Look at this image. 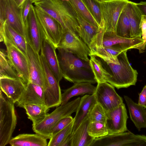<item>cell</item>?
Listing matches in <instances>:
<instances>
[{"mask_svg": "<svg viewBox=\"0 0 146 146\" xmlns=\"http://www.w3.org/2000/svg\"><path fill=\"white\" fill-rule=\"evenodd\" d=\"M57 56L63 77L74 83H97L89 62L84 60L63 49L57 48Z\"/></svg>", "mask_w": 146, "mask_h": 146, "instance_id": "1", "label": "cell"}, {"mask_svg": "<svg viewBox=\"0 0 146 146\" xmlns=\"http://www.w3.org/2000/svg\"><path fill=\"white\" fill-rule=\"evenodd\" d=\"M34 5L59 22L64 31L68 30L78 35L80 27L77 14L67 0H42Z\"/></svg>", "mask_w": 146, "mask_h": 146, "instance_id": "2", "label": "cell"}, {"mask_svg": "<svg viewBox=\"0 0 146 146\" xmlns=\"http://www.w3.org/2000/svg\"><path fill=\"white\" fill-rule=\"evenodd\" d=\"M127 51L118 55L119 64L107 63L99 58L103 67L111 76L107 82L118 89L135 85L137 80L138 72L130 65Z\"/></svg>", "mask_w": 146, "mask_h": 146, "instance_id": "3", "label": "cell"}, {"mask_svg": "<svg viewBox=\"0 0 146 146\" xmlns=\"http://www.w3.org/2000/svg\"><path fill=\"white\" fill-rule=\"evenodd\" d=\"M142 38H126L117 35L115 32L105 31L104 25L99 29L89 46L114 48L122 52L132 48L139 50L143 43Z\"/></svg>", "mask_w": 146, "mask_h": 146, "instance_id": "4", "label": "cell"}, {"mask_svg": "<svg viewBox=\"0 0 146 146\" xmlns=\"http://www.w3.org/2000/svg\"><path fill=\"white\" fill-rule=\"evenodd\" d=\"M15 104L0 90V146L9 144L15 128L17 117Z\"/></svg>", "mask_w": 146, "mask_h": 146, "instance_id": "5", "label": "cell"}, {"mask_svg": "<svg viewBox=\"0 0 146 146\" xmlns=\"http://www.w3.org/2000/svg\"><path fill=\"white\" fill-rule=\"evenodd\" d=\"M80 100L79 97L58 106L51 113L47 114L42 121L32 127L33 131L47 139H50L51 137V130L54 126L61 119L71 116L73 113L76 112Z\"/></svg>", "mask_w": 146, "mask_h": 146, "instance_id": "6", "label": "cell"}, {"mask_svg": "<svg viewBox=\"0 0 146 146\" xmlns=\"http://www.w3.org/2000/svg\"><path fill=\"white\" fill-rule=\"evenodd\" d=\"M0 21L5 22L26 39L22 9L14 0H0Z\"/></svg>", "mask_w": 146, "mask_h": 146, "instance_id": "7", "label": "cell"}, {"mask_svg": "<svg viewBox=\"0 0 146 146\" xmlns=\"http://www.w3.org/2000/svg\"><path fill=\"white\" fill-rule=\"evenodd\" d=\"M37 20L44 38L57 48L64 32L60 24L48 14L35 6Z\"/></svg>", "mask_w": 146, "mask_h": 146, "instance_id": "8", "label": "cell"}, {"mask_svg": "<svg viewBox=\"0 0 146 146\" xmlns=\"http://www.w3.org/2000/svg\"><path fill=\"white\" fill-rule=\"evenodd\" d=\"M91 146H146V136L130 131L108 133L95 139Z\"/></svg>", "mask_w": 146, "mask_h": 146, "instance_id": "9", "label": "cell"}, {"mask_svg": "<svg viewBox=\"0 0 146 146\" xmlns=\"http://www.w3.org/2000/svg\"><path fill=\"white\" fill-rule=\"evenodd\" d=\"M129 0H104L99 3L105 31L115 32L117 23Z\"/></svg>", "mask_w": 146, "mask_h": 146, "instance_id": "10", "label": "cell"}, {"mask_svg": "<svg viewBox=\"0 0 146 146\" xmlns=\"http://www.w3.org/2000/svg\"><path fill=\"white\" fill-rule=\"evenodd\" d=\"M40 56L46 80V86L44 90L45 105L48 109L58 107L61 105V102L62 94L59 82L50 69L43 54L40 53Z\"/></svg>", "mask_w": 146, "mask_h": 146, "instance_id": "11", "label": "cell"}, {"mask_svg": "<svg viewBox=\"0 0 146 146\" xmlns=\"http://www.w3.org/2000/svg\"><path fill=\"white\" fill-rule=\"evenodd\" d=\"M57 48L64 49L79 58L89 62L90 49L88 46L77 35L68 30L64 31Z\"/></svg>", "mask_w": 146, "mask_h": 146, "instance_id": "12", "label": "cell"}, {"mask_svg": "<svg viewBox=\"0 0 146 146\" xmlns=\"http://www.w3.org/2000/svg\"><path fill=\"white\" fill-rule=\"evenodd\" d=\"M8 59L19 77L27 86L29 83L28 62L26 56L17 47L7 40L3 41Z\"/></svg>", "mask_w": 146, "mask_h": 146, "instance_id": "13", "label": "cell"}, {"mask_svg": "<svg viewBox=\"0 0 146 146\" xmlns=\"http://www.w3.org/2000/svg\"><path fill=\"white\" fill-rule=\"evenodd\" d=\"M97 83L94 94L96 101L106 112L123 103L112 85L106 82Z\"/></svg>", "mask_w": 146, "mask_h": 146, "instance_id": "14", "label": "cell"}, {"mask_svg": "<svg viewBox=\"0 0 146 146\" xmlns=\"http://www.w3.org/2000/svg\"><path fill=\"white\" fill-rule=\"evenodd\" d=\"M26 56L28 62L29 83L40 86L44 91L46 86V80L40 54L27 43Z\"/></svg>", "mask_w": 146, "mask_h": 146, "instance_id": "15", "label": "cell"}, {"mask_svg": "<svg viewBox=\"0 0 146 146\" xmlns=\"http://www.w3.org/2000/svg\"><path fill=\"white\" fill-rule=\"evenodd\" d=\"M25 27L26 40L33 49L39 53L42 45L44 37L37 20L35 6L31 5Z\"/></svg>", "mask_w": 146, "mask_h": 146, "instance_id": "16", "label": "cell"}, {"mask_svg": "<svg viewBox=\"0 0 146 146\" xmlns=\"http://www.w3.org/2000/svg\"><path fill=\"white\" fill-rule=\"evenodd\" d=\"M106 112V125L109 133H120L127 131V121L128 117L123 103Z\"/></svg>", "mask_w": 146, "mask_h": 146, "instance_id": "17", "label": "cell"}, {"mask_svg": "<svg viewBox=\"0 0 146 146\" xmlns=\"http://www.w3.org/2000/svg\"><path fill=\"white\" fill-rule=\"evenodd\" d=\"M16 103L17 106L22 108L25 104L45 105L44 90L40 86L30 82Z\"/></svg>", "mask_w": 146, "mask_h": 146, "instance_id": "18", "label": "cell"}, {"mask_svg": "<svg viewBox=\"0 0 146 146\" xmlns=\"http://www.w3.org/2000/svg\"><path fill=\"white\" fill-rule=\"evenodd\" d=\"M56 48L49 41L44 38L40 53L43 55L55 78L60 82L63 76L56 51Z\"/></svg>", "mask_w": 146, "mask_h": 146, "instance_id": "19", "label": "cell"}, {"mask_svg": "<svg viewBox=\"0 0 146 146\" xmlns=\"http://www.w3.org/2000/svg\"><path fill=\"white\" fill-rule=\"evenodd\" d=\"M0 41L5 39L19 49L26 56L27 43L25 38L5 22L0 21Z\"/></svg>", "mask_w": 146, "mask_h": 146, "instance_id": "20", "label": "cell"}, {"mask_svg": "<svg viewBox=\"0 0 146 146\" xmlns=\"http://www.w3.org/2000/svg\"><path fill=\"white\" fill-rule=\"evenodd\" d=\"M26 87L21 79L0 78V90L15 103L19 100Z\"/></svg>", "mask_w": 146, "mask_h": 146, "instance_id": "21", "label": "cell"}, {"mask_svg": "<svg viewBox=\"0 0 146 146\" xmlns=\"http://www.w3.org/2000/svg\"><path fill=\"white\" fill-rule=\"evenodd\" d=\"M97 103L94 94H86L80 98L75 116L74 118L72 133L78 128Z\"/></svg>", "mask_w": 146, "mask_h": 146, "instance_id": "22", "label": "cell"}, {"mask_svg": "<svg viewBox=\"0 0 146 146\" xmlns=\"http://www.w3.org/2000/svg\"><path fill=\"white\" fill-rule=\"evenodd\" d=\"M89 123L88 115L76 129L69 135L70 146H91L95 139L90 136L88 133Z\"/></svg>", "mask_w": 146, "mask_h": 146, "instance_id": "23", "label": "cell"}, {"mask_svg": "<svg viewBox=\"0 0 146 146\" xmlns=\"http://www.w3.org/2000/svg\"><path fill=\"white\" fill-rule=\"evenodd\" d=\"M124 98L128 108L131 119L135 127L139 131L142 128H146V108L135 102L127 96H124Z\"/></svg>", "mask_w": 146, "mask_h": 146, "instance_id": "24", "label": "cell"}, {"mask_svg": "<svg viewBox=\"0 0 146 146\" xmlns=\"http://www.w3.org/2000/svg\"><path fill=\"white\" fill-rule=\"evenodd\" d=\"M125 9L130 24L131 37L141 38L140 25L142 15L137 7L136 3L129 1Z\"/></svg>", "mask_w": 146, "mask_h": 146, "instance_id": "25", "label": "cell"}, {"mask_svg": "<svg viewBox=\"0 0 146 146\" xmlns=\"http://www.w3.org/2000/svg\"><path fill=\"white\" fill-rule=\"evenodd\" d=\"M96 87L90 82H80L74 83L70 88L65 90L62 94L61 104L68 102L72 97L85 94H94Z\"/></svg>", "mask_w": 146, "mask_h": 146, "instance_id": "26", "label": "cell"}, {"mask_svg": "<svg viewBox=\"0 0 146 146\" xmlns=\"http://www.w3.org/2000/svg\"><path fill=\"white\" fill-rule=\"evenodd\" d=\"M9 144L11 146H46L47 139L36 133L20 134L10 140Z\"/></svg>", "mask_w": 146, "mask_h": 146, "instance_id": "27", "label": "cell"}, {"mask_svg": "<svg viewBox=\"0 0 146 146\" xmlns=\"http://www.w3.org/2000/svg\"><path fill=\"white\" fill-rule=\"evenodd\" d=\"M89 56H94L102 59L107 63L119 64L117 57L121 52L111 47L94 46L89 47Z\"/></svg>", "mask_w": 146, "mask_h": 146, "instance_id": "28", "label": "cell"}, {"mask_svg": "<svg viewBox=\"0 0 146 146\" xmlns=\"http://www.w3.org/2000/svg\"><path fill=\"white\" fill-rule=\"evenodd\" d=\"M23 108L32 122V126L38 124L44 119L49 109L45 105L38 104H25Z\"/></svg>", "mask_w": 146, "mask_h": 146, "instance_id": "29", "label": "cell"}, {"mask_svg": "<svg viewBox=\"0 0 146 146\" xmlns=\"http://www.w3.org/2000/svg\"><path fill=\"white\" fill-rule=\"evenodd\" d=\"M77 14L80 27L78 35L89 46L93 37L98 32L99 29Z\"/></svg>", "mask_w": 146, "mask_h": 146, "instance_id": "30", "label": "cell"}, {"mask_svg": "<svg viewBox=\"0 0 146 146\" xmlns=\"http://www.w3.org/2000/svg\"><path fill=\"white\" fill-rule=\"evenodd\" d=\"M89 63L97 83L107 82L111 76L104 69L99 58L90 56Z\"/></svg>", "mask_w": 146, "mask_h": 146, "instance_id": "31", "label": "cell"}, {"mask_svg": "<svg viewBox=\"0 0 146 146\" xmlns=\"http://www.w3.org/2000/svg\"><path fill=\"white\" fill-rule=\"evenodd\" d=\"M2 78L21 80L10 63L6 53L4 50L1 49L0 51V78Z\"/></svg>", "mask_w": 146, "mask_h": 146, "instance_id": "32", "label": "cell"}, {"mask_svg": "<svg viewBox=\"0 0 146 146\" xmlns=\"http://www.w3.org/2000/svg\"><path fill=\"white\" fill-rule=\"evenodd\" d=\"M76 13L84 19L99 29L100 26L82 0H67Z\"/></svg>", "mask_w": 146, "mask_h": 146, "instance_id": "33", "label": "cell"}, {"mask_svg": "<svg viewBox=\"0 0 146 146\" xmlns=\"http://www.w3.org/2000/svg\"><path fill=\"white\" fill-rule=\"evenodd\" d=\"M115 33L117 35L126 38H131L130 24L125 7L118 19Z\"/></svg>", "mask_w": 146, "mask_h": 146, "instance_id": "34", "label": "cell"}, {"mask_svg": "<svg viewBox=\"0 0 146 146\" xmlns=\"http://www.w3.org/2000/svg\"><path fill=\"white\" fill-rule=\"evenodd\" d=\"M74 120L64 129L50 139L47 146H61V144L72 133Z\"/></svg>", "mask_w": 146, "mask_h": 146, "instance_id": "35", "label": "cell"}, {"mask_svg": "<svg viewBox=\"0 0 146 146\" xmlns=\"http://www.w3.org/2000/svg\"><path fill=\"white\" fill-rule=\"evenodd\" d=\"M88 132L89 135L94 139L104 136L109 133L105 124L96 121L90 122Z\"/></svg>", "mask_w": 146, "mask_h": 146, "instance_id": "36", "label": "cell"}, {"mask_svg": "<svg viewBox=\"0 0 146 146\" xmlns=\"http://www.w3.org/2000/svg\"><path fill=\"white\" fill-rule=\"evenodd\" d=\"M88 117L90 122H99L106 124L107 119V112L97 103L90 112Z\"/></svg>", "mask_w": 146, "mask_h": 146, "instance_id": "37", "label": "cell"}, {"mask_svg": "<svg viewBox=\"0 0 146 146\" xmlns=\"http://www.w3.org/2000/svg\"><path fill=\"white\" fill-rule=\"evenodd\" d=\"M88 10L100 26L102 21L99 3L94 0H82Z\"/></svg>", "mask_w": 146, "mask_h": 146, "instance_id": "38", "label": "cell"}, {"mask_svg": "<svg viewBox=\"0 0 146 146\" xmlns=\"http://www.w3.org/2000/svg\"><path fill=\"white\" fill-rule=\"evenodd\" d=\"M73 120L74 118L71 116L64 117L60 120L52 128L51 131V137L64 129Z\"/></svg>", "mask_w": 146, "mask_h": 146, "instance_id": "39", "label": "cell"}, {"mask_svg": "<svg viewBox=\"0 0 146 146\" xmlns=\"http://www.w3.org/2000/svg\"><path fill=\"white\" fill-rule=\"evenodd\" d=\"M142 31V38L143 42L139 50L140 53L144 51L146 45V17L142 15L140 25Z\"/></svg>", "mask_w": 146, "mask_h": 146, "instance_id": "40", "label": "cell"}, {"mask_svg": "<svg viewBox=\"0 0 146 146\" xmlns=\"http://www.w3.org/2000/svg\"><path fill=\"white\" fill-rule=\"evenodd\" d=\"M32 3L31 0H26L22 6L23 17L25 27L27 25L28 17Z\"/></svg>", "mask_w": 146, "mask_h": 146, "instance_id": "41", "label": "cell"}, {"mask_svg": "<svg viewBox=\"0 0 146 146\" xmlns=\"http://www.w3.org/2000/svg\"><path fill=\"white\" fill-rule=\"evenodd\" d=\"M139 95L138 104L146 108V85L143 87L141 92Z\"/></svg>", "mask_w": 146, "mask_h": 146, "instance_id": "42", "label": "cell"}, {"mask_svg": "<svg viewBox=\"0 0 146 146\" xmlns=\"http://www.w3.org/2000/svg\"><path fill=\"white\" fill-rule=\"evenodd\" d=\"M136 5L143 15L146 17V2L141 1L136 3Z\"/></svg>", "mask_w": 146, "mask_h": 146, "instance_id": "43", "label": "cell"}, {"mask_svg": "<svg viewBox=\"0 0 146 146\" xmlns=\"http://www.w3.org/2000/svg\"><path fill=\"white\" fill-rule=\"evenodd\" d=\"M18 6L22 8L23 5L26 0H14Z\"/></svg>", "mask_w": 146, "mask_h": 146, "instance_id": "44", "label": "cell"}, {"mask_svg": "<svg viewBox=\"0 0 146 146\" xmlns=\"http://www.w3.org/2000/svg\"><path fill=\"white\" fill-rule=\"evenodd\" d=\"M33 3H34L35 2L42 1V0H31Z\"/></svg>", "mask_w": 146, "mask_h": 146, "instance_id": "45", "label": "cell"}, {"mask_svg": "<svg viewBox=\"0 0 146 146\" xmlns=\"http://www.w3.org/2000/svg\"><path fill=\"white\" fill-rule=\"evenodd\" d=\"M96 1L98 3H100L102 1L104 0H94Z\"/></svg>", "mask_w": 146, "mask_h": 146, "instance_id": "46", "label": "cell"}, {"mask_svg": "<svg viewBox=\"0 0 146 146\" xmlns=\"http://www.w3.org/2000/svg\"></svg>", "mask_w": 146, "mask_h": 146, "instance_id": "47", "label": "cell"}, {"mask_svg": "<svg viewBox=\"0 0 146 146\" xmlns=\"http://www.w3.org/2000/svg\"></svg>", "mask_w": 146, "mask_h": 146, "instance_id": "48", "label": "cell"}]
</instances>
